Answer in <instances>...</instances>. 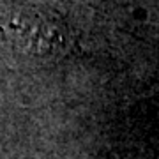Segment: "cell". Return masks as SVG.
I'll list each match as a JSON object with an SVG mask.
<instances>
[{
  "instance_id": "cell-1",
  "label": "cell",
  "mask_w": 159,
  "mask_h": 159,
  "mask_svg": "<svg viewBox=\"0 0 159 159\" xmlns=\"http://www.w3.org/2000/svg\"><path fill=\"white\" fill-rule=\"evenodd\" d=\"M0 34L14 50L37 58L64 57L76 44L67 23L57 12L41 7L2 11Z\"/></svg>"
}]
</instances>
